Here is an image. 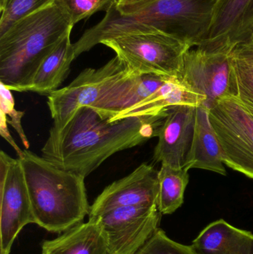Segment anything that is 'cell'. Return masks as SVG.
<instances>
[{
	"mask_svg": "<svg viewBox=\"0 0 253 254\" xmlns=\"http://www.w3.org/2000/svg\"><path fill=\"white\" fill-rule=\"evenodd\" d=\"M166 113L111 122L92 107H80L62 128L52 126L43 157L86 178L114 154L157 137Z\"/></svg>",
	"mask_w": 253,
	"mask_h": 254,
	"instance_id": "obj_1",
	"label": "cell"
},
{
	"mask_svg": "<svg viewBox=\"0 0 253 254\" xmlns=\"http://www.w3.org/2000/svg\"><path fill=\"white\" fill-rule=\"evenodd\" d=\"M217 0H152L132 13L113 7L98 25L74 43L75 58L103 40L131 33L160 32L185 42L190 47L203 43L210 26Z\"/></svg>",
	"mask_w": 253,
	"mask_h": 254,
	"instance_id": "obj_2",
	"label": "cell"
},
{
	"mask_svg": "<svg viewBox=\"0 0 253 254\" xmlns=\"http://www.w3.org/2000/svg\"><path fill=\"white\" fill-rule=\"evenodd\" d=\"M74 25L59 1L15 22L0 35V82L22 92L43 60Z\"/></svg>",
	"mask_w": 253,
	"mask_h": 254,
	"instance_id": "obj_3",
	"label": "cell"
},
{
	"mask_svg": "<svg viewBox=\"0 0 253 254\" xmlns=\"http://www.w3.org/2000/svg\"><path fill=\"white\" fill-rule=\"evenodd\" d=\"M20 160L34 213V224L62 234L83 222L90 213L85 177L56 167L25 149Z\"/></svg>",
	"mask_w": 253,
	"mask_h": 254,
	"instance_id": "obj_4",
	"label": "cell"
},
{
	"mask_svg": "<svg viewBox=\"0 0 253 254\" xmlns=\"http://www.w3.org/2000/svg\"><path fill=\"white\" fill-rule=\"evenodd\" d=\"M101 44L112 49L132 74L180 79L184 56L192 49L185 42L160 32L131 33L106 39Z\"/></svg>",
	"mask_w": 253,
	"mask_h": 254,
	"instance_id": "obj_5",
	"label": "cell"
},
{
	"mask_svg": "<svg viewBox=\"0 0 253 254\" xmlns=\"http://www.w3.org/2000/svg\"><path fill=\"white\" fill-rule=\"evenodd\" d=\"M131 74H133L117 56L98 69L83 70L69 85L48 96L53 127L62 128L79 108L93 107Z\"/></svg>",
	"mask_w": 253,
	"mask_h": 254,
	"instance_id": "obj_6",
	"label": "cell"
},
{
	"mask_svg": "<svg viewBox=\"0 0 253 254\" xmlns=\"http://www.w3.org/2000/svg\"><path fill=\"white\" fill-rule=\"evenodd\" d=\"M209 120L218 136L224 164L253 179V116L237 96L217 101Z\"/></svg>",
	"mask_w": 253,
	"mask_h": 254,
	"instance_id": "obj_7",
	"label": "cell"
},
{
	"mask_svg": "<svg viewBox=\"0 0 253 254\" xmlns=\"http://www.w3.org/2000/svg\"><path fill=\"white\" fill-rule=\"evenodd\" d=\"M34 224L32 206L19 158L0 152V254H10L24 227Z\"/></svg>",
	"mask_w": 253,
	"mask_h": 254,
	"instance_id": "obj_8",
	"label": "cell"
},
{
	"mask_svg": "<svg viewBox=\"0 0 253 254\" xmlns=\"http://www.w3.org/2000/svg\"><path fill=\"white\" fill-rule=\"evenodd\" d=\"M181 80L193 91L205 96L203 106L208 109L221 98L238 96L232 52L190 49L184 56Z\"/></svg>",
	"mask_w": 253,
	"mask_h": 254,
	"instance_id": "obj_9",
	"label": "cell"
},
{
	"mask_svg": "<svg viewBox=\"0 0 253 254\" xmlns=\"http://www.w3.org/2000/svg\"><path fill=\"white\" fill-rule=\"evenodd\" d=\"M162 214L157 204L120 207L97 216L108 254H135L158 229Z\"/></svg>",
	"mask_w": 253,
	"mask_h": 254,
	"instance_id": "obj_10",
	"label": "cell"
},
{
	"mask_svg": "<svg viewBox=\"0 0 253 254\" xmlns=\"http://www.w3.org/2000/svg\"><path fill=\"white\" fill-rule=\"evenodd\" d=\"M158 170L141 164L132 173L107 186L91 206L89 218L120 207L154 205L158 199Z\"/></svg>",
	"mask_w": 253,
	"mask_h": 254,
	"instance_id": "obj_11",
	"label": "cell"
},
{
	"mask_svg": "<svg viewBox=\"0 0 253 254\" xmlns=\"http://www.w3.org/2000/svg\"><path fill=\"white\" fill-rule=\"evenodd\" d=\"M253 34V0H217L206 37L199 49L233 52Z\"/></svg>",
	"mask_w": 253,
	"mask_h": 254,
	"instance_id": "obj_12",
	"label": "cell"
},
{
	"mask_svg": "<svg viewBox=\"0 0 253 254\" xmlns=\"http://www.w3.org/2000/svg\"><path fill=\"white\" fill-rule=\"evenodd\" d=\"M196 107L173 106L167 109L159 129L153 159L173 168H184L191 148L196 125Z\"/></svg>",
	"mask_w": 253,
	"mask_h": 254,
	"instance_id": "obj_13",
	"label": "cell"
},
{
	"mask_svg": "<svg viewBox=\"0 0 253 254\" xmlns=\"http://www.w3.org/2000/svg\"><path fill=\"white\" fill-rule=\"evenodd\" d=\"M172 78L174 77L155 74H132L120 81L92 108L102 119L110 120L120 112L148 98Z\"/></svg>",
	"mask_w": 253,
	"mask_h": 254,
	"instance_id": "obj_14",
	"label": "cell"
},
{
	"mask_svg": "<svg viewBox=\"0 0 253 254\" xmlns=\"http://www.w3.org/2000/svg\"><path fill=\"white\" fill-rule=\"evenodd\" d=\"M184 168L209 170L223 176L227 174L222 149L209 120V109L203 105L196 107L194 136Z\"/></svg>",
	"mask_w": 253,
	"mask_h": 254,
	"instance_id": "obj_15",
	"label": "cell"
},
{
	"mask_svg": "<svg viewBox=\"0 0 253 254\" xmlns=\"http://www.w3.org/2000/svg\"><path fill=\"white\" fill-rule=\"evenodd\" d=\"M206 98L193 91L181 79L174 78L166 81L148 98L134 107L120 112L110 119L117 122L130 117L157 116L169 107L178 105L199 107L204 105Z\"/></svg>",
	"mask_w": 253,
	"mask_h": 254,
	"instance_id": "obj_16",
	"label": "cell"
},
{
	"mask_svg": "<svg viewBox=\"0 0 253 254\" xmlns=\"http://www.w3.org/2000/svg\"><path fill=\"white\" fill-rule=\"evenodd\" d=\"M190 246L195 254H253V234L219 219L208 225Z\"/></svg>",
	"mask_w": 253,
	"mask_h": 254,
	"instance_id": "obj_17",
	"label": "cell"
},
{
	"mask_svg": "<svg viewBox=\"0 0 253 254\" xmlns=\"http://www.w3.org/2000/svg\"><path fill=\"white\" fill-rule=\"evenodd\" d=\"M42 254H108L99 219L89 218L54 240H44Z\"/></svg>",
	"mask_w": 253,
	"mask_h": 254,
	"instance_id": "obj_18",
	"label": "cell"
},
{
	"mask_svg": "<svg viewBox=\"0 0 253 254\" xmlns=\"http://www.w3.org/2000/svg\"><path fill=\"white\" fill-rule=\"evenodd\" d=\"M71 34L43 60L39 65L29 84L22 92H32L49 96L57 90L69 74L71 63L76 59Z\"/></svg>",
	"mask_w": 253,
	"mask_h": 254,
	"instance_id": "obj_19",
	"label": "cell"
},
{
	"mask_svg": "<svg viewBox=\"0 0 253 254\" xmlns=\"http://www.w3.org/2000/svg\"><path fill=\"white\" fill-rule=\"evenodd\" d=\"M188 171L184 167L177 169L161 164L158 173L157 207L162 215L172 214L182 205L189 183Z\"/></svg>",
	"mask_w": 253,
	"mask_h": 254,
	"instance_id": "obj_20",
	"label": "cell"
},
{
	"mask_svg": "<svg viewBox=\"0 0 253 254\" xmlns=\"http://www.w3.org/2000/svg\"><path fill=\"white\" fill-rule=\"evenodd\" d=\"M59 0H0V35L19 19L54 4Z\"/></svg>",
	"mask_w": 253,
	"mask_h": 254,
	"instance_id": "obj_21",
	"label": "cell"
},
{
	"mask_svg": "<svg viewBox=\"0 0 253 254\" xmlns=\"http://www.w3.org/2000/svg\"><path fill=\"white\" fill-rule=\"evenodd\" d=\"M232 64L237 80V97L244 105L253 108V59L235 48Z\"/></svg>",
	"mask_w": 253,
	"mask_h": 254,
	"instance_id": "obj_22",
	"label": "cell"
},
{
	"mask_svg": "<svg viewBox=\"0 0 253 254\" xmlns=\"http://www.w3.org/2000/svg\"><path fill=\"white\" fill-rule=\"evenodd\" d=\"M69 14L73 25L99 11H109L119 0H59Z\"/></svg>",
	"mask_w": 253,
	"mask_h": 254,
	"instance_id": "obj_23",
	"label": "cell"
},
{
	"mask_svg": "<svg viewBox=\"0 0 253 254\" xmlns=\"http://www.w3.org/2000/svg\"><path fill=\"white\" fill-rule=\"evenodd\" d=\"M135 254H195L191 246H184L169 239L158 228Z\"/></svg>",
	"mask_w": 253,
	"mask_h": 254,
	"instance_id": "obj_24",
	"label": "cell"
},
{
	"mask_svg": "<svg viewBox=\"0 0 253 254\" xmlns=\"http://www.w3.org/2000/svg\"><path fill=\"white\" fill-rule=\"evenodd\" d=\"M0 85H1V89H0L1 117H2L7 124L11 125L17 131L24 146L26 149H28L30 147V143L21 125V119L23 117L25 113L15 110L14 101H13L11 91L6 88L2 83H0Z\"/></svg>",
	"mask_w": 253,
	"mask_h": 254,
	"instance_id": "obj_25",
	"label": "cell"
},
{
	"mask_svg": "<svg viewBox=\"0 0 253 254\" xmlns=\"http://www.w3.org/2000/svg\"><path fill=\"white\" fill-rule=\"evenodd\" d=\"M152 0H119L116 10L122 14L132 13Z\"/></svg>",
	"mask_w": 253,
	"mask_h": 254,
	"instance_id": "obj_26",
	"label": "cell"
},
{
	"mask_svg": "<svg viewBox=\"0 0 253 254\" xmlns=\"http://www.w3.org/2000/svg\"><path fill=\"white\" fill-rule=\"evenodd\" d=\"M236 48L253 59V40L251 39L240 43Z\"/></svg>",
	"mask_w": 253,
	"mask_h": 254,
	"instance_id": "obj_27",
	"label": "cell"
},
{
	"mask_svg": "<svg viewBox=\"0 0 253 254\" xmlns=\"http://www.w3.org/2000/svg\"><path fill=\"white\" fill-rule=\"evenodd\" d=\"M245 107L248 109V111H249L251 114L253 116V108H252V107H247V106H245Z\"/></svg>",
	"mask_w": 253,
	"mask_h": 254,
	"instance_id": "obj_28",
	"label": "cell"
},
{
	"mask_svg": "<svg viewBox=\"0 0 253 254\" xmlns=\"http://www.w3.org/2000/svg\"><path fill=\"white\" fill-rule=\"evenodd\" d=\"M249 39H251V40H253V34H252V36H251V37H250Z\"/></svg>",
	"mask_w": 253,
	"mask_h": 254,
	"instance_id": "obj_29",
	"label": "cell"
}]
</instances>
